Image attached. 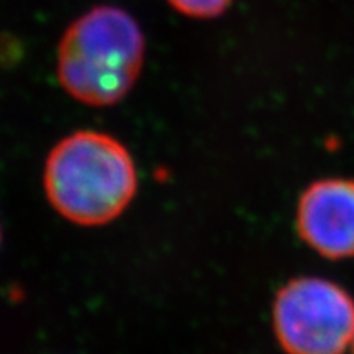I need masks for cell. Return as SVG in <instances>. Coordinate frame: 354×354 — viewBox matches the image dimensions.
Wrapping results in <instances>:
<instances>
[{"mask_svg":"<svg viewBox=\"0 0 354 354\" xmlns=\"http://www.w3.org/2000/svg\"><path fill=\"white\" fill-rule=\"evenodd\" d=\"M299 236L333 261L354 258V180L330 177L310 184L299 198Z\"/></svg>","mask_w":354,"mask_h":354,"instance_id":"277c9868","label":"cell"},{"mask_svg":"<svg viewBox=\"0 0 354 354\" xmlns=\"http://www.w3.org/2000/svg\"><path fill=\"white\" fill-rule=\"evenodd\" d=\"M177 12L194 19H214L227 10L232 0H167Z\"/></svg>","mask_w":354,"mask_h":354,"instance_id":"5b68a950","label":"cell"},{"mask_svg":"<svg viewBox=\"0 0 354 354\" xmlns=\"http://www.w3.org/2000/svg\"><path fill=\"white\" fill-rule=\"evenodd\" d=\"M276 338L287 354H344L354 338V299L322 277H295L277 292Z\"/></svg>","mask_w":354,"mask_h":354,"instance_id":"3957f363","label":"cell"},{"mask_svg":"<svg viewBox=\"0 0 354 354\" xmlns=\"http://www.w3.org/2000/svg\"><path fill=\"white\" fill-rule=\"evenodd\" d=\"M145 38L138 24L117 7H95L66 30L57 50V77L69 95L109 107L140 77Z\"/></svg>","mask_w":354,"mask_h":354,"instance_id":"7a4b0ae2","label":"cell"},{"mask_svg":"<svg viewBox=\"0 0 354 354\" xmlns=\"http://www.w3.org/2000/svg\"><path fill=\"white\" fill-rule=\"evenodd\" d=\"M351 348H353V354H354V338H353V344H351Z\"/></svg>","mask_w":354,"mask_h":354,"instance_id":"8992f818","label":"cell"},{"mask_svg":"<svg viewBox=\"0 0 354 354\" xmlns=\"http://www.w3.org/2000/svg\"><path fill=\"white\" fill-rule=\"evenodd\" d=\"M44 190L57 214L84 227L117 218L138 185L131 154L107 133L76 131L51 149Z\"/></svg>","mask_w":354,"mask_h":354,"instance_id":"6da1fadb","label":"cell"}]
</instances>
